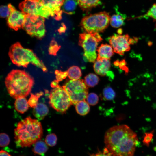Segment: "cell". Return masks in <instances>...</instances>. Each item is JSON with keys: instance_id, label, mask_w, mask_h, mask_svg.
I'll return each instance as SVG.
<instances>
[{"instance_id": "obj_10", "label": "cell", "mask_w": 156, "mask_h": 156, "mask_svg": "<svg viewBox=\"0 0 156 156\" xmlns=\"http://www.w3.org/2000/svg\"><path fill=\"white\" fill-rule=\"evenodd\" d=\"M21 11L25 15H38L48 18L52 14L39 0H24L19 5Z\"/></svg>"}, {"instance_id": "obj_8", "label": "cell", "mask_w": 156, "mask_h": 156, "mask_svg": "<svg viewBox=\"0 0 156 156\" xmlns=\"http://www.w3.org/2000/svg\"><path fill=\"white\" fill-rule=\"evenodd\" d=\"M44 22L45 18L42 16L26 15L22 28L31 36L40 39L45 35Z\"/></svg>"}, {"instance_id": "obj_26", "label": "cell", "mask_w": 156, "mask_h": 156, "mask_svg": "<svg viewBox=\"0 0 156 156\" xmlns=\"http://www.w3.org/2000/svg\"><path fill=\"white\" fill-rule=\"evenodd\" d=\"M43 94L42 92L36 93L35 94L31 93V96L28 101L29 106L31 107L34 108L38 103L39 98Z\"/></svg>"}, {"instance_id": "obj_29", "label": "cell", "mask_w": 156, "mask_h": 156, "mask_svg": "<svg viewBox=\"0 0 156 156\" xmlns=\"http://www.w3.org/2000/svg\"><path fill=\"white\" fill-rule=\"evenodd\" d=\"M87 102L91 105H96L99 101V97L97 95L94 93L88 94L86 98Z\"/></svg>"}, {"instance_id": "obj_32", "label": "cell", "mask_w": 156, "mask_h": 156, "mask_svg": "<svg viewBox=\"0 0 156 156\" xmlns=\"http://www.w3.org/2000/svg\"><path fill=\"white\" fill-rule=\"evenodd\" d=\"M10 13V9L8 5V6L2 5L0 7V15L1 18H8Z\"/></svg>"}, {"instance_id": "obj_5", "label": "cell", "mask_w": 156, "mask_h": 156, "mask_svg": "<svg viewBox=\"0 0 156 156\" xmlns=\"http://www.w3.org/2000/svg\"><path fill=\"white\" fill-rule=\"evenodd\" d=\"M110 19L108 13L101 12L84 17L81 21L80 25L86 32L99 33L103 31L107 28Z\"/></svg>"}, {"instance_id": "obj_7", "label": "cell", "mask_w": 156, "mask_h": 156, "mask_svg": "<svg viewBox=\"0 0 156 156\" xmlns=\"http://www.w3.org/2000/svg\"><path fill=\"white\" fill-rule=\"evenodd\" d=\"M49 98L51 106L60 113H64L72 104L68 93L59 85L51 90Z\"/></svg>"}, {"instance_id": "obj_31", "label": "cell", "mask_w": 156, "mask_h": 156, "mask_svg": "<svg viewBox=\"0 0 156 156\" xmlns=\"http://www.w3.org/2000/svg\"><path fill=\"white\" fill-rule=\"evenodd\" d=\"M10 142L9 136L5 133H2L0 135V146L4 147L8 146Z\"/></svg>"}, {"instance_id": "obj_21", "label": "cell", "mask_w": 156, "mask_h": 156, "mask_svg": "<svg viewBox=\"0 0 156 156\" xmlns=\"http://www.w3.org/2000/svg\"><path fill=\"white\" fill-rule=\"evenodd\" d=\"M89 104L85 100H82L77 103L75 105L77 113L81 116L87 114L90 110Z\"/></svg>"}, {"instance_id": "obj_4", "label": "cell", "mask_w": 156, "mask_h": 156, "mask_svg": "<svg viewBox=\"0 0 156 156\" xmlns=\"http://www.w3.org/2000/svg\"><path fill=\"white\" fill-rule=\"evenodd\" d=\"M12 62L18 66L27 67L29 64L41 68L44 72L47 69L43 62L37 57L33 51L23 47L19 42H16L10 47L8 53Z\"/></svg>"}, {"instance_id": "obj_33", "label": "cell", "mask_w": 156, "mask_h": 156, "mask_svg": "<svg viewBox=\"0 0 156 156\" xmlns=\"http://www.w3.org/2000/svg\"><path fill=\"white\" fill-rule=\"evenodd\" d=\"M55 74L56 75V80L58 82L62 81L68 76L67 71H62L56 70L55 72Z\"/></svg>"}, {"instance_id": "obj_11", "label": "cell", "mask_w": 156, "mask_h": 156, "mask_svg": "<svg viewBox=\"0 0 156 156\" xmlns=\"http://www.w3.org/2000/svg\"><path fill=\"white\" fill-rule=\"evenodd\" d=\"M107 39L112 46L114 52L122 55L125 52L129 50L130 45L134 44L136 41L135 40L137 39L130 38L127 34H115L109 37Z\"/></svg>"}, {"instance_id": "obj_23", "label": "cell", "mask_w": 156, "mask_h": 156, "mask_svg": "<svg viewBox=\"0 0 156 156\" xmlns=\"http://www.w3.org/2000/svg\"><path fill=\"white\" fill-rule=\"evenodd\" d=\"M67 71L68 77L71 80H78L82 75L81 69L77 66H73L70 67Z\"/></svg>"}, {"instance_id": "obj_2", "label": "cell", "mask_w": 156, "mask_h": 156, "mask_svg": "<svg viewBox=\"0 0 156 156\" xmlns=\"http://www.w3.org/2000/svg\"><path fill=\"white\" fill-rule=\"evenodd\" d=\"M42 134L41 123L28 116L20 121L15 129V142L18 147H30L40 139Z\"/></svg>"}, {"instance_id": "obj_36", "label": "cell", "mask_w": 156, "mask_h": 156, "mask_svg": "<svg viewBox=\"0 0 156 156\" xmlns=\"http://www.w3.org/2000/svg\"><path fill=\"white\" fill-rule=\"evenodd\" d=\"M0 156H11V155L6 151L1 150L0 152Z\"/></svg>"}, {"instance_id": "obj_17", "label": "cell", "mask_w": 156, "mask_h": 156, "mask_svg": "<svg viewBox=\"0 0 156 156\" xmlns=\"http://www.w3.org/2000/svg\"><path fill=\"white\" fill-rule=\"evenodd\" d=\"M78 5V0H65L61 7V10L63 12L71 15L74 14Z\"/></svg>"}, {"instance_id": "obj_16", "label": "cell", "mask_w": 156, "mask_h": 156, "mask_svg": "<svg viewBox=\"0 0 156 156\" xmlns=\"http://www.w3.org/2000/svg\"><path fill=\"white\" fill-rule=\"evenodd\" d=\"M49 109L45 104L38 103L34 108L33 114L34 116L39 120L43 119L47 114Z\"/></svg>"}, {"instance_id": "obj_25", "label": "cell", "mask_w": 156, "mask_h": 156, "mask_svg": "<svg viewBox=\"0 0 156 156\" xmlns=\"http://www.w3.org/2000/svg\"><path fill=\"white\" fill-rule=\"evenodd\" d=\"M102 94L104 99L107 100L113 99L116 96L115 92L112 88L109 86H107L104 88Z\"/></svg>"}, {"instance_id": "obj_24", "label": "cell", "mask_w": 156, "mask_h": 156, "mask_svg": "<svg viewBox=\"0 0 156 156\" xmlns=\"http://www.w3.org/2000/svg\"><path fill=\"white\" fill-rule=\"evenodd\" d=\"M84 80L87 86L92 87L97 84L99 81V79L96 75L90 73L84 77Z\"/></svg>"}, {"instance_id": "obj_15", "label": "cell", "mask_w": 156, "mask_h": 156, "mask_svg": "<svg viewBox=\"0 0 156 156\" xmlns=\"http://www.w3.org/2000/svg\"><path fill=\"white\" fill-rule=\"evenodd\" d=\"M97 51L98 56L96 60L102 59H110L114 54L112 46L107 44H102L98 47Z\"/></svg>"}, {"instance_id": "obj_35", "label": "cell", "mask_w": 156, "mask_h": 156, "mask_svg": "<svg viewBox=\"0 0 156 156\" xmlns=\"http://www.w3.org/2000/svg\"><path fill=\"white\" fill-rule=\"evenodd\" d=\"M90 156H112L108 149L105 148L102 151H98L95 153L91 154Z\"/></svg>"}, {"instance_id": "obj_37", "label": "cell", "mask_w": 156, "mask_h": 156, "mask_svg": "<svg viewBox=\"0 0 156 156\" xmlns=\"http://www.w3.org/2000/svg\"><path fill=\"white\" fill-rule=\"evenodd\" d=\"M59 82H58L56 80H54L52 82L51 84V86L53 88H54L55 87L58 85H59Z\"/></svg>"}, {"instance_id": "obj_27", "label": "cell", "mask_w": 156, "mask_h": 156, "mask_svg": "<svg viewBox=\"0 0 156 156\" xmlns=\"http://www.w3.org/2000/svg\"><path fill=\"white\" fill-rule=\"evenodd\" d=\"M140 17L145 18H151L156 22V4H153L146 14Z\"/></svg>"}, {"instance_id": "obj_19", "label": "cell", "mask_w": 156, "mask_h": 156, "mask_svg": "<svg viewBox=\"0 0 156 156\" xmlns=\"http://www.w3.org/2000/svg\"><path fill=\"white\" fill-rule=\"evenodd\" d=\"M14 105L16 110L21 114L26 112L29 106L28 101L24 97H19L16 99Z\"/></svg>"}, {"instance_id": "obj_34", "label": "cell", "mask_w": 156, "mask_h": 156, "mask_svg": "<svg viewBox=\"0 0 156 156\" xmlns=\"http://www.w3.org/2000/svg\"><path fill=\"white\" fill-rule=\"evenodd\" d=\"M153 132L146 133L144 137L143 140V143L146 145L149 146L153 136Z\"/></svg>"}, {"instance_id": "obj_20", "label": "cell", "mask_w": 156, "mask_h": 156, "mask_svg": "<svg viewBox=\"0 0 156 156\" xmlns=\"http://www.w3.org/2000/svg\"><path fill=\"white\" fill-rule=\"evenodd\" d=\"M78 5L83 11H88L98 5L100 0H78Z\"/></svg>"}, {"instance_id": "obj_14", "label": "cell", "mask_w": 156, "mask_h": 156, "mask_svg": "<svg viewBox=\"0 0 156 156\" xmlns=\"http://www.w3.org/2000/svg\"><path fill=\"white\" fill-rule=\"evenodd\" d=\"M110 60L106 59L96 60L93 66L95 72L101 76L107 75L108 77L110 76L112 78L111 75L113 74L109 71L111 67Z\"/></svg>"}, {"instance_id": "obj_6", "label": "cell", "mask_w": 156, "mask_h": 156, "mask_svg": "<svg viewBox=\"0 0 156 156\" xmlns=\"http://www.w3.org/2000/svg\"><path fill=\"white\" fill-rule=\"evenodd\" d=\"M102 40L98 33L86 32L79 34L78 44L83 49V56L86 61L90 62H95L97 46Z\"/></svg>"}, {"instance_id": "obj_13", "label": "cell", "mask_w": 156, "mask_h": 156, "mask_svg": "<svg viewBox=\"0 0 156 156\" xmlns=\"http://www.w3.org/2000/svg\"><path fill=\"white\" fill-rule=\"evenodd\" d=\"M42 4L51 11V16L56 15L55 19L60 20L63 12L61 7L65 0H39Z\"/></svg>"}, {"instance_id": "obj_1", "label": "cell", "mask_w": 156, "mask_h": 156, "mask_svg": "<svg viewBox=\"0 0 156 156\" xmlns=\"http://www.w3.org/2000/svg\"><path fill=\"white\" fill-rule=\"evenodd\" d=\"M104 140L112 156H133L139 145L136 134L126 125L110 128L105 133Z\"/></svg>"}, {"instance_id": "obj_22", "label": "cell", "mask_w": 156, "mask_h": 156, "mask_svg": "<svg viewBox=\"0 0 156 156\" xmlns=\"http://www.w3.org/2000/svg\"><path fill=\"white\" fill-rule=\"evenodd\" d=\"M48 149L46 143L43 141L39 140L34 144L32 151L35 154L42 155H44Z\"/></svg>"}, {"instance_id": "obj_28", "label": "cell", "mask_w": 156, "mask_h": 156, "mask_svg": "<svg viewBox=\"0 0 156 156\" xmlns=\"http://www.w3.org/2000/svg\"><path fill=\"white\" fill-rule=\"evenodd\" d=\"M57 140L56 135L54 133H51L47 135L45 142L47 145L50 146H53L56 144Z\"/></svg>"}, {"instance_id": "obj_18", "label": "cell", "mask_w": 156, "mask_h": 156, "mask_svg": "<svg viewBox=\"0 0 156 156\" xmlns=\"http://www.w3.org/2000/svg\"><path fill=\"white\" fill-rule=\"evenodd\" d=\"M127 18L125 14L117 12V14L113 15L110 18V23L114 28H118L124 25Z\"/></svg>"}, {"instance_id": "obj_3", "label": "cell", "mask_w": 156, "mask_h": 156, "mask_svg": "<svg viewBox=\"0 0 156 156\" xmlns=\"http://www.w3.org/2000/svg\"><path fill=\"white\" fill-rule=\"evenodd\" d=\"M5 84L10 96L15 99L25 97L30 92L33 79L24 70H13L8 75Z\"/></svg>"}, {"instance_id": "obj_9", "label": "cell", "mask_w": 156, "mask_h": 156, "mask_svg": "<svg viewBox=\"0 0 156 156\" xmlns=\"http://www.w3.org/2000/svg\"><path fill=\"white\" fill-rule=\"evenodd\" d=\"M68 94L72 104L75 105L79 101L86 99L88 88L84 80H70L62 86Z\"/></svg>"}, {"instance_id": "obj_12", "label": "cell", "mask_w": 156, "mask_h": 156, "mask_svg": "<svg viewBox=\"0 0 156 156\" xmlns=\"http://www.w3.org/2000/svg\"><path fill=\"white\" fill-rule=\"evenodd\" d=\"M8 5L10 8V13L7 18L8 25L10 28L17 31L22 28L26 15L22 12L17 10L11 4Z\"/></svg>"}, {"instance_id": "obj_30", "label": "cell", "mask_w": 156, "mask_h": 156, "mask_svg": "<svg viewBox=\"0 0 156 156\" xmlns=\"http://www.w3.org/2000/svg\"><path fill=\"white\" fill-rule=\"evenodd\" d=\"M60 48L56 42L54 40H53L51 42L50 46L49 49V54L55 55L57 53Z\"/></svg>"}]
</instances>
